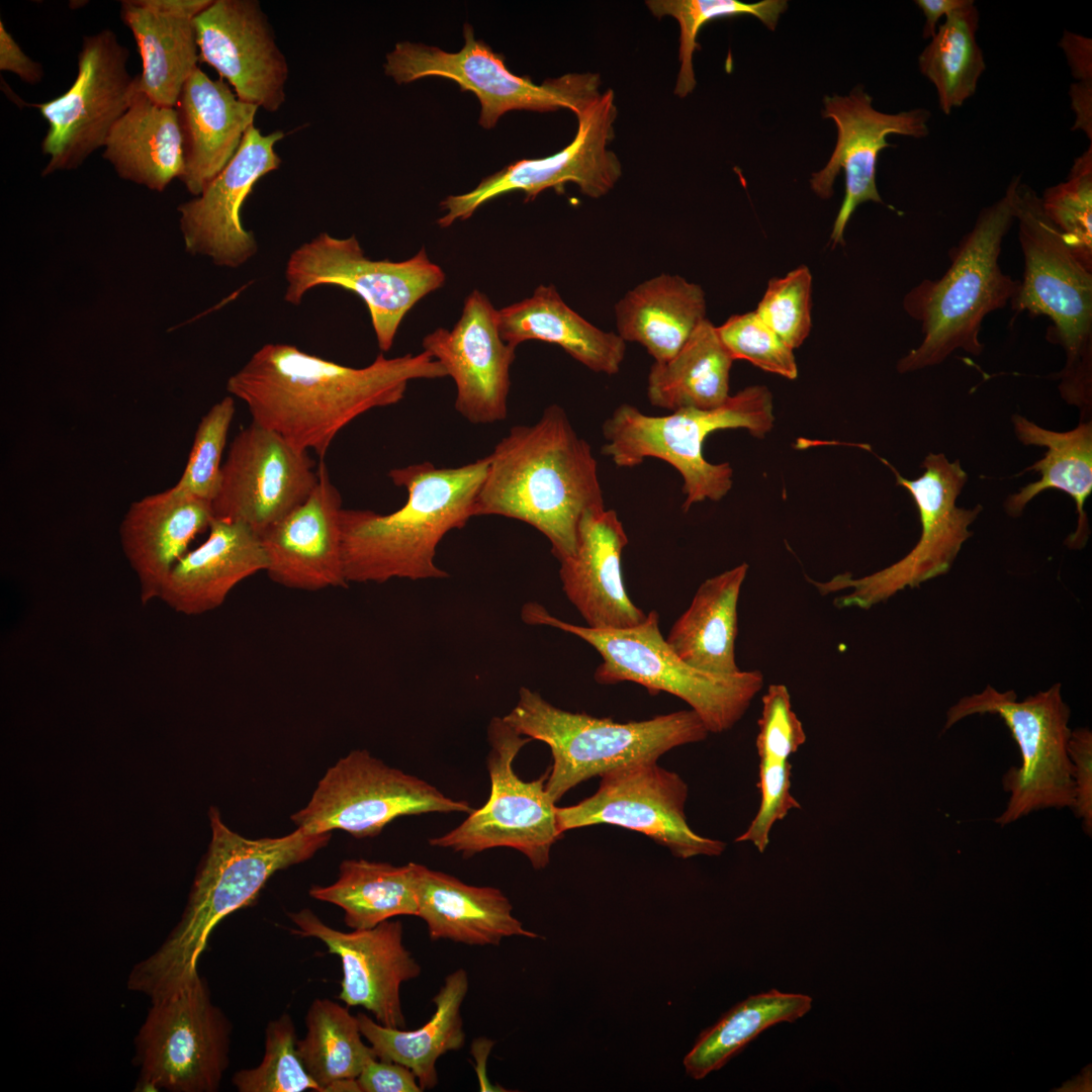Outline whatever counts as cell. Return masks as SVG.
Masks as SVG:
<instances>
[{
  "instance_id": "obj_1",
  "label": "cell",
  "mask_w": 1092,
  "mask_h": 1092,
  "mask_svg": "<svg viewBox=\"0 0 1092 1092\" xmlns=\"http://www.w3.org/2000/svg\"><path fill=\"white\" fill-rule=\"evenodd\" d=\"M429 353L386 358L350 367L290 344H266L226 382L248 407L252 422L299 450L324 459L337 435L359 416L396 404L416 379L447 377Z\"/></svg>"
},
{
  "instance_id": "obj_2",
  "label": "cell",
  "mask_w": 1092,
  "mask_h": 1092,
  "mask_svg": "<svg viewBox=\"0 0 1092 1092\" xmlns=\"http://www.w3.org/2000/svg\"><path fill=\"white\" fill-rule=\"evenodd\" d=\"M487 457L473 516L527 523L559 562L573 556L582 515L605 503L592 447L566 412L551 404L535 424L512 427Z\"/></svg>"
},
{
  "instance_id": "obj_3",
  "label": "cell",
  "mask_w": 1092,
  "mask_h": 1092,
  "mask_svg": "<svg viewBox=\"0 0 1092 1092\" xmlns=\"http://www.w3.org/2000/svg\"><path fill=\"white\" fill-rule=\"evenodd\" d=\"M211 839L193 881L184 912L164 942L135 964L127 988L151 1000L185 984L210 933L226 916L248 907L272 876L312 857L332 832L301 828L280 837L249 839L230 829L216 807L208 812Z\"/></svg>"
},
{
  "instance_id": "obj_4",
  "label": "cell",
  "mask_w": 1092,
  "mask_h": 1092,
  "mask_svg": "<svg viewBox=\"0 0 1092 1092\" xmlns=\"http://www.w3.org/2000/svg\"><path fill=\"white\" fill-rule=\"evenodd\" d=\"M487 468V456L458 467L424 461L392 468L388 477L406 490L401 508L386 515L343 508L342 557L348 583L448 577L435 562L437 547L447 533L474 517Z\"/></svg>"
},
{
  "instance_id": "obj_5",
  "label": "cell",
  "mask_w": 1092,
  "mask_h": 1092,
  "mask_svg": "<svg viewBox=\"0 0 1092 1092\" xmlns=\"http://www.w3.org/2000/svg\"><path fill=\"white\" fill-rule=\"evenodd\" d=\"M1013 187L1014 179L1000 199L981 209L971 231L949 251L945 273L922 280L905 295L903 307L921 323L923 339L899 360L900 373L938 365L958 349L976 356L983 352V320L1004 307L1020 285L999 265L1003 239L1014 220Z\"/></svg>"
},
{
  "instance_id": "obj_6",
  "label": "cell",
  "mask_w": 1092,
  "mask_h": 1092,
  "mask_svg": "<svg viewBox=\"0 0 1092 1092\" xmlns=\"http://www.w3.org/2000/svg\"><path fill=\"white\" fill-rule=\"evenodd\" d=\"M1013 209L1024 259L1023 278L1010 300L1014 316L1022 311L1053 322L1049 338L1065 350L1058 374L1062 397L1088 417L1092 398V272L1072 254L1045 214L1041 199L1020 176H1014Z\"/></svg>"
},
{
  "instance_id": "obj_7",
  "label": "cell",
  "mask_w": 1092,
  "mask_h": 1092,
  "mask_svg": "<svg viewBox=\"0 0 1092 1092\" xmlns=\"http://www.w3.org/2000/svg\"><path fill=\"white\" fill-rule=\"evenodd\" d=\"M503 718L521 735L549 746L553 763L545 789L555 803L588 779L632 762L657 760L670 749L702 741L709 734L692 709L620 723L559 709L525 687Z\"/></svg>"
},
{
  "instance_id": "obj_8",
  "label": "cell",
  "mask_w": 1092,
  "mask_h": 1092,
  "mask_svg": "<svg viewBox=\"0 0 1092 1092\" xmlns=\"http://www.w3.org/2000/svg\"><path fill=\"white\" fill-rule=\"evenodd\" d=\"M522 620L577 636L593 646L603 661L595 671L602 685L633 681L649 694L675 696L691 706L707 730H730L746 713L763 686L758 670L732 674L711 673L691 666L668 646L659 630V615L650 611L643 623L627 629H593L562 621L542 605H524Z\"/></svg>"
},
{
  "instance_id": "obj_9",
  "label": "cell",
  "mask_w": 1092,
  "mask_h": 1092,
  "mask_svg": "<svg viewBox=\"0 0 1092 1092\" xmlns=\"http://www.w3.org/2000/svg\"><path fill=\"white\" fill-rule=\"evenodd\" d=\"M774 423L772 395L762 385L745 387L714 408H680L665 416L622 403L604 422L602 453L618 467L632 468L647 458L667 462L682 477V510L688 512L706 499L720 500L733 484L728 462L711 463L704 457L707 437L718 430L744 429L763 438Z\"/></svg>"
},
{
  "instance_id": "obj_10",
  "label": "cell",
  "mask_w": 1092,
  "mask_h": 1092,
  "mask_svg": "<svg viewBox=\"0 0 1092 1092\" xmlns=\"http://www.w3.org/2000/svg\"><path fill=\"white\" fill-rule=\"evenodd\" d=\"M975 714L998 715L1021 755V765L1010 767L1002 778L1009 799L996 823L1005 826L1035 811L1073 808L1075 788L1068 753L1071 710L1060 684L1023 701L1012 690L999 692L987 686L948 709L943 730Z\"/></svg>"
},
{
  "instance_id": "obj_11",
  "label": "cell",
  "mask_w": 1092,
  "mask_h": 1092,
  "mask_svg": "<svg viewBox=\"0 0 1092 1092\" xmlns=\"http://www.w3.org/2000/svg\"><path fill=\"white\" fill-rule=\"evenodd\" d=\"M285 301L298 305L321 285L351 291L365 303L381 352L391 349L400 323L426 295L443 286L446 275L424 248L404 261L372 260L357 238L321 233L289 256Z\"/></svg>"
},
{
  "instance_id": "obj_12",
  "label": "cell",
  "mask_w": 1092,
  "mask_h": 1092,
  "mask_svg": "<svg viewBox=\"0 0 1092 1092\" xmlns=\"http://www.w3.org/2000/svg\"><path fill=\"white\" fill-rule=\"evenodd\" d=\"M232 1029L199 973L152 999L134 1040L135 1090L216 1092L230 1064Z\"/></svg>"
},
{
  "instance_id": "obj_13",
  "label": "cell",
  "mask_w": 1092,
  "mask_h": 1092,
  "mask_svg": "<svg viewBox=\"0 0 1092 1092\" xmlns=\"http://www.w3.org/2000/svg\"><path fill=\"white\" fill-rule=\"evenodd\" d=\"M464 46L456 53L410 41L397 42L386 55V76L397 84L425 77L455 81L462 92L470 91L479 100V124L492 128L499 117L512 110L553 111L568 109L578 113L600 94L598 74H566L535 84L529 77L513 74L505 58L481 39H476L468 23L463 27Z\"/></svg>"
},
{
  "instance_id": "obj_14",
  "label": "cell",
  "mask_w": 1092,
  "mask_h": 1092,
  "mask_svg": "<svg viewBox=\"0 0 1092 1092\" xmlns=\"http://www.w3.org/2000/svg\"><path fill=\"white\" fill-rule=\"evenodd\" d=\"M898 485L912 495L920 518L921 534L916 545L895 563L868 575L853 577L841 573L828 581H814L823 595L850 589L837 598L840 608L870 609L906 587L946 573L963 544L973 535L970 525L983 511L957 507L956 502L968 475L960 460L950 462L943 453H929L922 462L923 474L917 479L904 478L889 462Z\"/></svg>"
},
{
  "instance_id": "obj_15",
  "label": "cell",
  "mask_w": 1092,
  "mask_h": 1092,
  "mask_svg": "<svg viewBox=\"0 0 1092 1092\" xmlns=\"http://www.w3.org/2000/svg\"><path fill=\"white\" fill-rule=\"evenodd\" d=\"M487 738L488 800L460 825L430 839V844L466 857L489 848L511 847L523 853L535 870H542L562 835L557 827V806L545 789L549 770L530 782L516 774L514 760L532 739L518 733L503 717L491 719Z\"/></svg>"
},
{
  "instance_id": "obj_16",
  "label": "cell",
  "mask_w": 1092,
  "mask_h": 1092,
  "mask_svg": "<svg viewBox=\"0 0 1092 1092\" xmlns=\"http://www.w3.org/2000/svg\"><path fill=\"white\" fill-rule=\"evenodd\" d=\"M471 811L467 801L447 797L367 750H353L326 771L306 806L291 820L309 833L339 829L364 838L379 834L400 816Z\"/></svg>"
},
{
  "instance_id": "obj_17",
  "label": "cell",
  "mask_w": 1092,
  "mask_h": 1092,
  "mask_svg": "<svg viewBox=\"0 0 1092 1092\" xmlns=\"http://www.w3.org/2000/svg\"><path fill=\"white\" fill-rule=\"evenodd\" d=\"M128 49L111 29L85 35L71 87L52 100L32 104L49 123L41 150L50 159L42 176L77 169L104 147L131 102L134 77L128 72Z\"/></svg>"
},
{
  "instance_id": "obj_18",
  "label": "cell",
  "mask_w": 1092,
  "mask_h": 1092,
  "mask_svg": "<svg viewBox=\"0 0 1092 1092\" xmlns=\"http://www.w3.org/2000/svg\"><path fill=\"white\" fill-rule=\"evenodd\" d=\"M590 797L567 807H556L557 827L564 832L598 824H610L640 832L671 853L687 859L717 856L725 842L692 830L685 815L688 786L674 771L641 760L616 767L601 776Z\"/></svg>"
},
{
  "instance_id": "obj_19",
  "label": "cell",
  "mask_w": 1092,
  "mask_h": 1092,
  "mask_svg": "<svg viewBox=\"0 0 1092 1092\" xmlns=\"http://www.w3.org/2000/svg\"><path fill=\"white\" fill-rule=\"evenodd\" d=\"M575 115L577 131L567 147L549 157L517 161L483 178L471 191L446 197L440 203L446 214L437 223L447 228L467 219L482 204L514 191L525 193L529 201L548 188L561 191L574 183L588 197L606 195L622 175V165L609 149L617 118L615 93L611 89L601 93Z\"/></svg>"
},
{
  "instance_id": "obj_20",
  "label": "cell",
  "mask_w": 1092,
  "mask_h": 1092,
  "mask_svg": "<svg viewBox=\"0 0 1092 1092\" xmlns=\"http://www.w3.org/2000/svg\"><path fill=\"white\" fill-rule=\"evenodd\" d=\"M317 480L308 452L251 422L235 436L222 462L213 518L243 523L260 535L302 504Z\"/></svg>"
},
{
  "instance_id": "obj_21",
  "label": "cell",
  "mask_w": 1092,
  "mask_h": 1092,
  "mask_svg": "<svg viewBox=\"0 0 1092 1092\" xmlns=\"http://www.w3.org/2000/svg\"><path fill=\"white\" fill-rule=\"evenodd\" d=\"M823 104L822 116L834 121L837 142L825 167L812 174L810 186L819 197L828 199L833 194L835 178L841 170L844 172L845 194L830 236L835 247L843 244L845 226L859 204L883 203L876 174L880 153L892 147L887 136L928 135L931 113L925 108L893 114L881 112L873 107V99L862 86H856L846 96H825Z\"/></svg>"
},
{
  "instance_id": "obj_22",
  "label": "cell",
  "mask_w": 1092,
  "mask_h": 1092,
  "mask_svg": "<svg viewBox=\"0 0 1092 1092\" xmlns=\"http://www.w3.org/2000/svg\"><path fill=\"white\" fill-rule=\"evenodd\" d=\"M283 138L281 130L263 134L251 125L221 172L198 196L178 206L188 253L228 268L244 265L257 253L254 234L242 224L241 209L256 183L280 167L274 146Z\"/></svg>"
},
{
  "instance_id": "obj_23",
  "label": "cell",
  "mask_w": 1092,
  "mask_h": 1092,
  "mask_svg": "<svg viewBox=\"0 0 1092 1092\" xmlns=\"http://www.w3.org/2000/svg\"><path fill=\"white\" fill-rule=\"evenodd\" d=\"M288 916L296 926L292 933L321 940L330 953L340 958L343 978L339 999L347 1007H363L378 1023L405 1028L400 987L418 978L422 969L403 944L400 920L342 931L326 924L308 908Z\"/></svg>"
},
{
  "instance_id": "obj_24",
  "label": "cell",
  "mask_w": 1092,
  "mask_h": 1092,
  "mask_svg": "<svg viewBox=\"0 0 1092 1092\" xmlns=\"http://www.w3.org/2000/svg\"><path fill=\"white\" fill-rule=\"evenodd\" d=\"M422 346L454 380L458 414L472 424L506 420L516 347L502 339L498 310L483 292L467 295L452 330L436 329Z\"/></svg>"
},
{
  "instance_id": "obj_25",
  "label": "cell",
  "mask_w": 1092,
  "mask_h": 1092,
  "mask_svg": "<svg viewBox=\"0 0 1092 1092\" xmlns=\"http://www.w3.org/2000/svg\"><path fill=\"white\" fill-rule=\"evenodd\" d=\"M199 61L214 68L237 97L269 112L285 101L286 59L256 0H212L194 18Z\"/></svg>"
},
{
  "instance_id": "obj_26",
  "label": "cell",
  "mask_w": 1092,
  "mask_h": 1092,
  "mask_svg": "<svg viewBox=\"0 0 1092 1092\" xmlns=\"http://www.w3.org/2000/svg\"><path fill=\"white\" fill-rule=\"evenodd\" d=\"M318 480L309 496L259 536L274 582L316 592L346 587L342 557V496L321 459Z\"/></svg>"
},
{
  "instance_id": "obj_27",
  "label": "cell",
  "mask_w": 1092,
  "mask_h": 1092,
  "mask_svg": "<svg viewBox=\"0 0 1092 1092\" xmlns=\"http://www.w3.org/2000/svg\"><path fill=\"white\" fill-rule=\"evenodd\" d=\"M628 537L616 511H586L578 524L573 556L560 562L562 589L593 629H627L643 623L645 614L629 598L623 579L622 554Z\"/></svg>"
},
{
  "instance_id": "obj_28",
  "label": "cell",
  "mask_w": 1092,
  "mask_h": 1092,
  "mask_svg": "<svg viewBox=\"0 0 1092 1092\" xmlns=\"http://www.w3.org/2000/svg\"><path fill=\"white\" fill-rule=\"evenodd\" d=\"M213 520L210 502L174 486L131 503L120 523L119 538L139 581L141 604L159 599L174 565Z\"/></svg>"
},
{
  "instance_id": "obj_29",
  "label": "cell",
  "mask_w": 1092,
  "mask_h": 1092,
  "mask_svg": "<svg viewBox=\"0 0 1092 1092\" xmlns=\"http://www.w3.org/2000/svg\"><path fill=\"white\" fill-rule=\"evenodd\" d=\"M175 109L183 152L178 179L198 196L234 157L259 107L240 100L222 79L212 80L197 67Z\"/></svg>"
},
{
  "instance_id": "obj_30",
  "label": "cell",
  "mask_w": 1092,
  "mask_h": 1092,
  "mask_svg": "<svg viewBox=\"0 0 1092 1092\" xmlns=\"http://www.w3.org/2000/svg\"><path fill=\"white\" fill-rule=\"evenodd\" d=\"M260 536L240 522L213 520L206 540L172 568L160 597L177 613L197 616L220 607L243 580L265 571Z\"/></svg>"
},
{
  "instance_id": "obj_31",
  "label": "cell",
  "mask_w": 1092,
  "mask_h": 1092,
  "mask_svg": "<svg viewBox=\"0 0 1092 1092\" xmlns=\"http://www.w3.org/2000/svg\"><path fill=\"white\" fill-rule=\"evenodd\" d=\"M418 905V917L433 940L483 946L498 945L512 936L539 937L513 915V906L499 889L468 885L423 864H419Z\"/></svg>"
},
{
  "instance_id": "obj_32",
  "label": "cell",
  "mask_w": 1092,
  "mask_h": 1092,
  "mask_svg": "<svg viewBox=\"0 0 1092 1092\" xmlns=\"http://www.w3.org/2000/svg\"><path fill=\"white\" fill-rule=\"evenodd\" d=\"M502 339L518 347L529 340L561 347L589 370L614 375L626 355V342L579 315L553 285H539L529 297L498 310Z\"/></svg>"
},
{
  "instance_id": "obj_33",
  "label": "cell",
  "mask_w": 1092,
  "mask_h": 1092,
  "mask_svg": "<svg viewBox=\"0 0 1092 1092\" xmlns=\"http://www.w3.org/2000/svg\"><path fill=\"white\" fill-rule=\"evenodd\" d=\"M706 308L700 285L662 273L630 289L615 304L617 334L644 347L654 362H663L706 320Z\"/></svg>"
},
{
  "instance_id": "obj_34",
  "label": "cell",
  "mask_w": 1092,
  "mask_h": 1092,
  "mask_svg": "<svg viewBox=\"0 0 1092 1092\" xmlns=\"http://www.w3.org/2000/svg\"><path fill=\"white\" fill-rule=\"evenodd\" d=\"M103 158L116 174L150 190L164 191L183 169L182 136L175 107L132 92L125 113L110 130Z\"/></svg>"
},
{
  "instance_id": "obj_35",
  "label": "cell",
  "mask_w": 1092,
  "mask_h": 1092,
  "mask_svg": "<svg viewBox=\"0 0 1092 1092\" xmlns=\"http://www.w3.org/2000/svg\"><path fill=\"white\" fill-rule=\"evenodd\" d=\"M469 988L464 969L450 973L433 997L435 1011L429 1021L417 1029L384 1026L364 1013H358L360 1031L380 1060L408 1068L422 1090L438 1084L437 1062L451 1051L463 1048L465 1032L461 1007Z\"/></svg>"
},
{
  "instance_id": "obj_36",
  "label": "cell",
  "mask_w": 1092,
  "mask_h": 1092,
  "mask_svg": "<svg viewBox=\"0 0 1092 1092\" xmlns=\"http://www.w3.org/2000/svg\"><path fill=\"white\" fill-rule=\"evenodd\" d=\"M747 570L741 563L706 579L670 628L666 643L691 666L718 674L740 671L735 660L737 605Z\"/></svg>"
},
{
  "instance_id": "obj_37",
  "label": "cell",
  "mask_w": 1092,
  "mask_h": 1092,
  "mask_svg": "<svg viewBox=\"0 0 1092 1092\" xmlns=\"http://www.w3.org/2000/svg\"><path fill=\"white\" fill-rule=\"evenodd\" d=\"M1012 423L1023 445L1045 447L1046 451L1042 459L1024 470L1040 473V479L1009 495L1004 504L1006 513L1017 518L1038 493L1050 488L1062 490L1075 500L1078 513L1077 528L1065 544L1070 549H1082L1090 533L1084 504L1092 492V422L1081 421L1068 432L1043 429L1020 415H1014Z\"/></svg>"
},
{
  "instance_id": "obj_38",
  "label": "cell",
  "mask_w": 1092,
  "mask_h": 1092,
  "mask_svg": "<svg viewBox=\"0 0 1092 1092\" xmlns=\"http://www.w3.org/2000/svg\"><path fill=\"white\" fill-rule=\"evenodd\" d=\"M120 16L131 31L142 59L132 92L175 107L181 90L198 67L194 18L159 11L141 0L121 1Z\"/></svg>"
},
{
  "instance_id": "obj_39",
  "label": "cell",
  "mask_w": 1092,
  "mask_h": 1092,
  "mask_svg": "<svg viewBox=\"0 0 1092 1092\" xmlns=\"http://www.w3.org/2000/svg\"><path fill=\"white\" fill-rule=\"evenodd\" d=\"M731 357L709 320H704L670 359L654 362L647 377V397L653 406L714 408L729 394Z\"/></svg>"
},
{
  "instance_id": "obj_40",
  "label": "cell",
  "mask_w": 1092,
  "mask_h": 1092,
  "mask_svg": "<svg viewBox=\"0 0 1092 1092\" xmlns=\"http://www.w3.org/2000/svg\"><path fill=\"white\" fill-rule=\"evenodd\" d=\"M418 876L416 862L393 866L363 858L345 859L337 881L312 886L309 895L340 907L348 927L372 928L397 916H418Z\"/></svg>"
},
{
  "instance_id": "obj_41",
  "label": "cell",
  "mask_w": 1092,
  "mask_h": 1092,
  "mask_svg": "<svg viewBox=\"0 0 1092 1092\" xmlns=\"http://www.w3.org/2000/svg\"><path fill=\"white\" fill-rule=\"evenodd\" d=\"M812 1002L809 995L776 989L747 997L699 1035L682 1061L687 1075L702 1080L720 1070L765 1029L803 1017Z\"/></svg>"
},
{
  "instance_id": "obj_42",
  "label": "cell",
  "mask_w": 1092,
  "mask_h": 1092,
  "mask_svg": "<svg viewBox=\"0 0 1092 1092\" xmlns=\"http://www.w3.org/2000/svg\"><path fill=\"white\" fill-rule=\"evenodd\" d=\"M979 17L975 1L952 11L918 57L919 70L934 86L939 109L946 115L976 93L986 69L977 41Z\"/></svg>"
},
{
  "instance_id": "obj_43",
  "label": "cell",
  "mask_w": 1092,
  "mask_h": 1092,
  "mask_svg": "<svg viewBox=\"0 0 1092 1092\" xmlns=\"http://www.w3.org/2000/svg\"><path fill=\"white\" fill-rule=\"evenodd\" d=\"M306 1034L297 1040L301 1061L322 1092L333 1083L356 1079L377 1058L364 1043L357 1015L330 999H314L305 1016Z\"/></svg>"
},
{
  "instance_id": "obj_44",
  "label": "cell",
  "mask_w": 1092,
  "mask_h": 1092,
  "mask_svg": "<svg viewBox=\"0 0 1092 1092\" xmlns=\"http://www.w3.org/2000/svg\"><path fill=\"white\" fill-rule=\"evenodd\" d=\"M648 9L657 17L670 16L679 25V71L674 94L686 97L696 87L693 56L698 48L700 29L709 21L729 16L752 15L775 30L781 14L788 8L785 0L745 3L738 0H649Z\"/></svg>"
},
{
  "instance_id": "obj_45",
  "label": "cell",
  "mask_w": 1092,
  "mask_h": 1092,
  "mask_svg": "<svg viewBox=\"0 0 1092 1092\" xmlns=\"http://www.w3.org/2000/svg\"><path fill=\"white\" fill-rule=\"evenodd\" d=\"M1042 208L1075 258L1092 272V144L1068 178L1043 192Z\"/></svg>"
},
{
  "instance_id": "obj_46",
  "label": "cell",
  "mask_w": 1092,
  "mask_h": 1092,
  "mask_svg": "<svg viewBox=\"0 0 1092 1092\" xmlns=\"http://www.w3.org/2000/svg\"><path fill=\"white\" fill-rule=\"evenodd\" d=\"M297 1040L288 1013L269 1021L262 1061L257 1067L237 1071L232 1079L235 1088L239 1092H322L301 1061Z\"/></svg>"
},
{
  "instance_id": "obj_47",
  "label": "cell",
  "mask_w": 1092,
  "mask_h": 1092,
  "mask_svg": "<svg viewBox=\"0 0 1092 1092\" xmlns=\"http://www.w3.org/2000/svg\"><path fill=\"white\" fill-rule=\"evenodd\" d=\"M236 404L226 395L201 418L184 470L174 485L186 494L212 502L220 480L222 454Z\"/></svg>"
},
{
  "instance_id": "obj_48",
  "label": "cell",
  "mask_w": 1092,
  "mask_h": 1092,
  "mask_svg": "<svg viewBox=\"0 0 1092 1092\" xmlns=\"http://www.w3.org/2000/svg\"><path fill=\"white\" fill-rule=\"evenodd\" d=\"M812 275L800 266L769 280L756 313L793 350L810 334Z\"/></svg>"
},
{
  "instance_id": "obj_49",
  "label": "cell",
  "mask_w": 1092,
  "mask_h": 1092,
  "mask_svg": "<svg viewBox=\"0 0 1092 1092\" xmlns=\"http://www.w3.org/2000/svg\"><path fill=\"white\" fill-rule=\"evenodd\" d=\"M731 357L750 362L763 371L796 379L798 366L790 348L756 313L749 311L729 317L717 327Z\"/></svg>"
},
{
  "instance_id": "obj_50",
  "label": "cell",
  "mask_w": 1092,
  "mask_h": 1092,
  "mask_svg": "<svg viewBox=\"0 0 1092 1092\" xmlns=\"http://www.w3.org/2000/svg\"><path fill=\"white\" fill-rule=\"evenodd\" d=\"M791 774L789 760L759 759V808L747 829L735 839L736 842H750L759 852H764L775 823L783 820L791 810L801 808L791 794Z\"/></svg>"
},
{
  "instance_id": "obj_51",
  "label": "cell",
  "mask_w": 1092,
  "mask_h": 1092,
  "mask_svg": "<svg viewBox=\"0 0 1092 1092\" xmlns=\"http://www.w3.org/2000/svg\"><path fill=\"white\" fill-rule=\"evenodd\" d=\"M801 720L793 711L786 686L770 685L762 697L756 749L759 759L789 760L806 742Z\"/></svg>"
},
{
  "instance_id": "obj_52",
  "label": "cell",
  "mask_w": 1092,
  "mask_h": 1092,
  "mask_svg": "<svg viewBox=\"0 0 1092 1092\" xmlns=\"http://www.w3.org/2000/svg\"><path fill=\"white\" fill-rule=\"evenodd\" d=\"M1068 753L1072 762L1075 802L1072 810L1082 820L1084 831L1092 834V732L1088 728L1072 730Z\"/></svg>"
},
{
  "instance_id": "obj_53",
  "label": "cell",
  "mask_w": 1092,
  "mask_h": 1092,
  "mask_svg": "<svg viewBox=\"0 0 1092 1092\" xmlns=\"http://www.w3.org/2000/svg\"><path fill=\"white\" fill-rule=\"evenodd\" d=\"M360 1092H421L416 1075L406 1067L385 1060H370L356 1078Z\"/></svg>"
},
{
  "instance_id": "obj_54",
  "label": "cell",
  "mask_w": 1092,
  "mask_h": 1092,
  "mask_svg": "<svg viewBox=\"0 0 1092 1092\" xmlns=\"http://www.w3.org/2000/svg\"><path fill=\"white\" fill-rule=\"evenodd\" d=\"M0 70L15 74L23 82L34 85L41 81L43 70L31 60L0 21Z\"/></svg>"
},
{
  "instance_id": "obj_55",
  "label": "cell",
  "mask_w": 1092,
  "mask_h": 1092,
  "mask_svg": "<svg viewBox=\"0 0 1092 1092\" xmlns=\"http://www.w3.org/2000/svg\"><path fill=\"white\" fill-rule=\"evenodd\" d=\"M1060 47L1066 55L1073 77L1078 82H1092L1091 38L1066 30Z\"/></svg>"
},
{
  "instance_id": "obj_56",
  "label": "cell",
  "mask_w": 1092,
  "mask_h": 1092,
  "mask_svg": "<svg viewBox=\"0 0 1092 1092\" xmlns=\"http://www.w3.org/2000/svg\"><path fill=\"white\" fill-rule=\"evenodd\" d=\"M1070 97L1072 109L1076 113L1073 129H1081L1092 141V82H1077L1071 85Z\"/></svg>"
},
{
  "instance_id": "obj_57",
  "label": "cell",
  "mask_w": 1092,
  "mask_h": 1092,
  "mask_svg": "<svg viewBox=\"0 0 1092 1092\" xmlns=\"http://www.w3.org/2000/svg\"><path fill=\"white\" fill-rule=\"evenodd\" d=\"M973 0H916L915 4L922 11L925 21L923 25L922 35L924 38H931L938 27L940 18L946 17L949 13L967 6Z\"/></svg>"
}]
</instances>
